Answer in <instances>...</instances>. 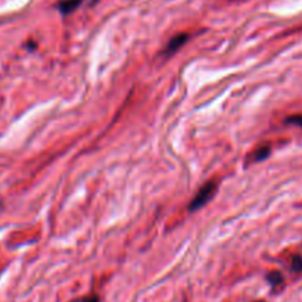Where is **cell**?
I'll list each match as a JSON object with an SVG mask.
<instances>
[{
	"label": "cell",
	"mask_w": 302,
	"mask_h": 302,
	"mask_svg": "<svg viewBox=\"0 0 302 302\" xmlns=\"http://www.w3.org/2000/svg\"><path fill=\"white\" fill-rule=\"evenodd\" d=\"M217 193V183L215 182H208L205 183L199 192L195 195V198L192 199L189 205V211L193 212V211H198L199 208L205 207L208 202L214 198V195Z\"/></svg>",
	"instance_id": "1"
},
{
	"label": "cell",
	"mask_w": 302,
	"mask_h": 302,
	"mask_svg": "<svg viewBox=\"0 0 302 302\" xmlns=\"http://www.w3.org/2000/svg\"><path fill=\"white\" fill-rule=\"evenodd\" d=\"M188 40H189V34H186V33L175 34V36H174V37L171 38L170 41L167 43V46H165L162 55L167 57L171 56V55H174L175 52H178V50L182 49V46H185V43H186Z\"/></svg>",
	"instance_id": "2"
},
{
	"label": "cell",
	"mask_w": 302,
	"mask_h": 302,
	"mask_svg": "<svg viewBox=\"0 0 302 302\" xmlns=\"http://www.w3.org/2000/svg\"><path fill=\"white\" fill-rule=\"evenodd\" d=\"M83 0H61L56 3V8L62 15H70L76 12L77 9L81 6Z\"/></svg>",
	"instance_id": "3"
},
{
	"label": "cell",
	"mask_w": 302,
	"mask_h": 302,
	"mask_svg": "<svg viewBox=\"0 0 302 302\" xmlns=\"http://www.w3.org/2000/svg\"><path fill=\"white\" fill-rule=\"evenodd\" d=\"M267 280L271 283V286H277V284H282L283 282V277H282V274L279 273V271H273V273H270L268 276H267Z\"/></svg>",
	"instance_id": "4"
},
{
	"label": "cell",
	"mask_w": 302,
	"mask_h": 302,
	"mask_svg": "<svg viewBox=\"0 0 302 302\" xmlns=\"http://www.w3.org/2000/svg\"><path fill=\"white\" fill-rule=\"evenodd\" d=\"M268 155H270V148H268V146H263V148H260V149L257 151V153H255V161L265 159Z\"/></svg>",
	"instance_id": "5"
},
{
	"label": "cell",
	"mask_w": 302,
	"mask_h": 302,
	"mask_svg": "<svg viewBox=\"0 0 302 302\" xmlns=\"http://www.w3.org/2000/svg\"><path fill=\"white\" fill-rule=\"evenodd\" d=\"M286 123H287V124L298 126V127H302V115H290V116L286 118Z\"/></svg>",
	"instance_id": "6"
},
{
	"label": "cell",
	"mask_w": 302,
	"mask_h": 302,
	"mask_svg": "<svg viewBox=\"0 0 302 302\" xmlns=\"http://www.w3.org/2000/svg\"><path fill=\"white\" fill-rule=\"evenodd\" d=\"M292 270L293 271H302V257H293V260H292Z\"/></svg>",
	"instance_id": "7"
},
{
	"label": "cell",
	"mask_w": 302,
	"mask_h": 302,
	"mask_svg": "<svg viewBox=\"0 0 302 302\" xmlns=\"http://www.w3.org/2000/svg\"><path fill=\"white\" fill-rule=\"evenodd\" d=\"M71 302H99V298L96 295H92V296H87V298H83V299H76V301Z\"/></svg>",
	"instance_id": "8"
},
{
	"label": "cell",
	"mask_w": 302,
	"mask_h": 302,
	"mask_svg": "<svg viewBox=\"0 0 302 302\" xmlns=\"http://www.w3.org/2000/svg\"><path fill=\"white\" fill-rule=\"evenodd\" d=\"M260 302H264V301H260Z\"/></svg>",
	"instance_id": "9"
}]
</instances>
